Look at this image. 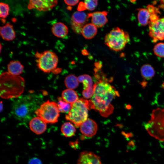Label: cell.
<instances>
[{
	"label": "cell",
	"instance_id": "obj_2",
	"mask_svg": "<svg viewBox=\"0 0 164 164\" xmlns=\"http://www.w3.org/2000/svg\"><path fill=\"white\" fill-rule=\"evenodd\" d=\"M0 78V94L2 98H17L23 92L25 83L22 77L5 72L1 74Z\"/></svg>",
	"mask_w": 164,
	"mask_h": 164
},
{
	"label": "cell",
	"instance_id": "obj_25",
	"mask_svg": "<svg viewBox=\"0 0 164 164\" xmlns=\"http://www.w3.org/2000/svg\"><path fill=\"white\" fill-rule=\"evenodd\" d=\"M78 78L73 74L67 76L64 80L65 85L68 89H73L77 87L79 85Z\"/></svg>",
	"mask_w": 164,
	"mask_h": 164
},
{
	"label": "cell",
	"instance_id": "obj_1",
	"mask_svg": "<svg viewBox=\"0 0 164 164\" xmlns=\"http://www.w3.org/2000/svg\"><path fill=\"white\" fill-rule=\"evenodd\" d=\"M94 89L93 96L89 101L90 108L99 111L103 116H108L113 110L111 102L116 97L119 96L118 92L105 80H100L95 84Z\"/></svg>",
	"mask_w": 164,
	"mask_h": 164
},
{
	"label": "cell",
	"instance_id": "obj_30",
	"mask_svg": "<svg viewBox=\"0 0 164 164\" xmlns=\"http://www.w3.org/2000/svg\"><path fill=\"white\" fill-rule=\"evenodd\" d=\"M28 164H42V163L38 158H34L29 161Z\"/></svg>",
	"mask_w": 164,
	"mask_h": 164
},
{
	"label": "cell",
	"instance_id": "obj_18",
	"mask_svg": "<svg viewBox=\"0 0 164 164\" xmlns=\"http://www.w3.org/2000/svg\"><path fill=\"white\" fill-rule=\"evenodd\" d=\"M51 30L54 36L60 38L65 37L68 32L67 26L61 22H57L54 23L52 26Z\"/></svg>",
	"mask_w": 164,
	"mask_h": 164
},
{
	"label": "cell",
	"instance_id": "obj_33",
	"mask_svg": "<svg viewBox=\"0 0 164 164\" xmlns=\"http://www.w3.org/2000/svg\"><path fill=\"white\" fill-rule=\"evenodd\" d=\"M158 8L164 10V0L159 1Z\"/></svg>",
	"mask_w": 164,
	"mask_h": 164
},
{
	"label": "cell",
	"instance_id": "obj_27",
	"mask_svg": "<svg viewBox=\"0 0 164 164\" xmlns=\"http://www.w3.org/2000/svg\"><path fill=\"white\" fill-rule=\"evenodd\" d=\"M57 104L60 112L62 113L68 114L71 107V104L64 101L63 100L59 99Z\"/></svg>",
	"mask_w": 164,
	"mask_h": 164
},
{
	"label": "cell",
	"instance_id": "obj_16",
	"mask_svg": "<svg viewBox=\"0 0 164 164\" xmlns=\"http://www.w3.org/2000/svg\"><path fill=\"white\" fill-rule=\"evenodd\" d=\"M46 124L41 118L35 117L32 118L29 123V128L33 132L37 135L43 133L47 128Z\"/></svg>",
	"mask_w": 164,
	"mask_h": 164
},
{
	"label": "cell",
	"instance_id": "obj_9",
	"mask_svg": "<svg viewBox=\"0 0 164 164\" xmlns=\"http://www.w3.org/2000/svg\"><path fill=\"white\" fill-rule=\"evenodd\" d=\"M149 34L154 43L164 40V16L149 23Z\"/></svg>",
	"mask_w": 164,
	"mask_h": 164
},
{
	"label": "cell",
	"instance_id": "obj_11",
	"mask_svg": "<svg viewBox=\"0 0 164 164\" xmlns=\"http://www.w3.org/2000/svg\"><path fill=\"white\" fill-rule=\"evenodd\" d=\"M57 3L56 0H30L27 8L29 10L35 9L40 11H47L52 9Z\"/></svg>",
	"mask_w": 164,
	"mask_h": 164
},
{
	"label": "cell",
	"instance_id": "obj_26",
	"mask_svg": "<svg viewBox=\"0 0 164 164\" xmlns=\"http://www.w3.org/2000/svg\"><path fill=\"white\" fill-rule=\"evenodd\" d=\"M154 54L160 58L164 57V43H159L156 44L153 48Z\"/></svg>",
	"mask_w": 164,
	"mask_h": 164
},
{
	"label": "cell",
	"instance_id": "obj_20",
	"mask_svg": "<svg viewBox=\"0 0 164 164\" xmlns=\"http://www.w3.org/2000/svg\"><path fill=\"white\" fill-rule=\"evenodd\" d=\"M137 18L139 23L145 26L149 24L150 17V14L146 8H140L137 9Z\"/></svg>",
	"mask_w": 164,
	"mask_h": 164
},
{
	"label": "cell",
	"instance_id": "obj_7",
	"mask_svg": "<svg viewBox=\"0 0 164 164\" xmlns=\"http://www.w3.org/2000/svg\"><path fill=\"white\" fill-rule=\"evenodd\" d=\"M35 56L37 59V67L43 72L50 73L56 69L58 62V58L54 52L46 50L39 53L37 51Z\"/></svg>",
	"mask_w": 164,
	"mask_h": 164
},
{
	"label": "cell",
	"instance_id": "obj_21",
	"mask_svg": "<svg viewBox=\"0 0 164 164\" xmlns=\"http://www.w3.org/2000/svg\"><path fill=\"white\" fill-rule=\"evenodd\" d=\"M97 33V27L92 23H89L83 27L81 34L85 38L91 39L96 36Z\"/></svg>",
	"mask_w": 164,
	"mask_h": 164
},
{
	"label": "cell",
	"instance_id": "obj_10",
	"mask_svg": "<svg viewBox=\"0 0 164 164\" xmlns=\"http://www.w3.org/2000/svg\"><path fill=\"white\" fill-rule=\"evenodd\" d=\"M89 17L87 14L83 12L77 11L73 14L70 25L72 29L77 34L81 33L82 29L86 24Z\"/></svg>",
	"mask_w": 164,
	"mask_h": 164
},
{
	"label": "cell",
	"instance_id": "obj_34",
	"mask_svg": "<svg viewBox=\"0 0 164 164\" xmlns=\"http://www.w3.org/2000/svg\"><path fill=\"white\" fill-rule=\"evenodd\" d=\"M82 53L84 55H87L88 52L87 51L85 50H84L82 51Z\"/></svg>",
	"mask_w": 164,
	"mask_h": 164
},
{
	"label": "cell",
	"instance_id": "obj_17",
	"mask_svg": "<svg viewBox=\"0 0 164 164\" xmlns=\"http://www.w3.org/2000/svg\"><path fill=\"white\" fill-rule=\"evenodd\" d=\"M0 34L2 38L7 41H12L15 38V33L13 25L10 23H7L0 27Z\"/></svg>",
	"mask_w": 164,
	"mask_h": 164
},
{
	"label": "cell",
	"instance_id": "obj_4",
	"mask_svg": "<svg viewBox=\"0 0 164 164\" xmlns=\"http://www.w3.org/2000/svg\"><path fill=\"white\" fill-rule=\"evenodd\" d=\"M130 41L129 34L118 27L113 29L104 37V43L111 50L118 52L123 50Z\"/></svg>",
	"mask_w": 164,
	"mask_h": 164
},
{
	"label": "cell",
	"instance_id": "obj_32",
	"mask_svg": "<svg viewBox=\"0 0 164 164\" xmlns=\"http://www.w3.org/2000/svg\"><path fill=\"white\" fill-rule=\"evenodd\" d=\"M77 10L78 11L80 12L86 10L84 2H80L78 6Z\"/></svg>",
	"mask_w": 164,
	"mask_h": 164
},
{
	"label": "cell",
	"instance_id": "obj_3",
	"mask_svg": "<svg viewBox=\"0 0 164 164\" xmlns=\"http://www.w3.org/2000/svg\"><path fill=\"white\" fill-rule=\"evenodd\" d=\"M90 108L89 101L83 98L79 99L71 104V109L65 118L75 127H80L88 119V111Z\"/></svg>",
	"mask_w": 164,
	"mask_h": 164
},
{
	"label": "cell",
	"instance_id": "obj_15",
	"mask_svg": "<svg viewBox=\"0 0 164 164\" xmlns=\"http://www.w3.org/2000/svg\"><path fill=\"white\" fill-rule=\"evenodd\" d=\"M108 12L106 11H98L87 13L89 18H91L92 23L97 28L104 26L108 22L107 16Z\"/></svg>",
	"mask_w": 164,
	"mask_h": 164
},
{
	"label": "cell",
	"instance_id": "obj_6",
	"mask_svg": "<svg viewBox=\"0 0 164 164\" xmlns=\"http://www.w3.org/2000/svg\"><path fill=\"white\" fill-rule=\"evenodd\" d=\"M60 112L57 103L48 100L41 104L35 113L46 123L53 124L58 122Z\"/></svg>",
	"mask_w": 164,
	"mask_h": 164
},
{
	"label": "cell",
	"instance_id": "obj_5",
	"mask_svg": "<svg viewBox=\"0 0 164 164\" xmlns=\"http://www.w3.org/2000/svg\"><path fill=\"white\" fill-rule=\"evenodd\" d=\"M35 108V103L30 97H24L19 98L14 102L12 112L17 119L21 121L27 120L31 118Z\"/></svg>",
	"mask_w": 164,
	"mask_h": 164
},
{
	"label": "cell",
	"instance_id": "obj_8",
	"mask_svg": "<svg viewBox=\"0 0 164 164\" xmlns=\"http://www.w3.org/2000/svg\"><path fill=\"white\" fill-rule=\"evenodd\" d=\"M152 114L151 120L148 123V127H147L148 131L150 130L151 131L153 130L151 134L155 130L156 132L158 130V133L160 131L161 134L163 132L164 133V109H158L154 110Z\"/></svg>",
	"mask_w": 164,
	"mask_h": 164
},
{
	"label": "cell",
	"instance_id": "obj_28",
	"mask_svg": "<svg viewBox=\"0 0 164 164\" xmlns=\"http://www.w3.org/2000/svg\"><path fill=\"white\" fill-rule=\"evenodd\" d=\"M9 5L5 3L1 2L0 3V17L2 19L6 18L9 14Z\"/></svg>",
	"mask_w": 164,
	"mask_h": 164
},
{
	"label": "cell",
	"instance_id": "obj_22",
	"mask_svg": "<svg viewBox=\"0 0 164 164\" xmlns=\"http://www.w3.org/2000/svg\"><path fill=\"white\" fill-rule=\"evenodd\" d=\"M62 98L64 101L72 104L78 99V97L75 91L73 89H67L62 92Z\"/></svg>",
	"mask_w": 164,
	"mask_h": 164
},
{
	"label": "cell",
	"instance_id": "obj_29",
	"mask_svg": "<svg viewBox=\"0 0 164 164\" xmlns=\"http://www.w3.org/2000/svg\"><path fill=\"white\" fill-rule=\"evenodd\" d=\"M97 0H87L84 1L85 7L86 10L90 11L94 10L97 5Z\"/></svg>",
	"mask_w": 164,
	"mask_h": 164
},
{
	"label": "cell",
	"instance_id": "obj_13",
	"mask_svg": "<svg viewBox=\"0 0 164 164\" xmlns=\"http://www.w3.org/2000/svg\"><path fill=\"white\" fill-rule=\"evenodd\" d=\"M81 133L88 137H92L96 134L98 126L96 123L93 120L88 118L80 126Z\"/></svg>",
	"mask_w": 164,
	"mask_h": 164
},
{
	"label": "cell",
	"instance_id": "obj_14",
	"mask_svg": "<svg viewBox=\"0 0 164 164\" xmlns=\"http://www.w3.org/2000/svg\"><path fill=\"white\" fill-rule=\"evenodd\" d=\"M77 164H102L100 157L92 152L84 151L79 155Z\"/></svg>",
	"mask_w": 164,
	"mask_h": 164
},
{
	"label": "cell",
	"instance_id": "obj_35",
	"mask_svg": "<svg viewBox=\"0 0 164 164\" xmlns=\"http://www.w3.org/2000/svg\"><path fill=\"white\" fill-rule=\"evenodd\" d=\"M162 86L163 88L164 89V82H163V83Z\"/></svg>",
	"mask_w": 164,
	"mask_h": 164
},
{
	"label": "cell",
	"instance_id": "obj_19",
	"mask_svg": "<svg viewBox=\"0 0 164 164\" xmlns=\"http://www.w3.org/2000/svg\"><path fill=\"white\" fill-rule=\"evenodd\" d=\"M24 67L19 61L12 60L7 65L8 72L15 76H19L23 70Z\"/></svg>",
	"mask_w": 164,
	"mask_h": 164
},
{
	"label": "cell",
	"instance_id": "obj_31",
	"mask_svg": "<svg viewBox=\"0 0 164 164\" xmlns=\"http://www.w3.org/2000/svg\"><path fill=\"white\" fill-rule=\"evenodd\" d=\"M65 3L69 6H74L77 4L79 0H64Z\"/></svg>",
	"mask_w": 164,
	"mask_h": 164
},
{
	"label": "cell",
	"instance_id": "obj_23",
	"mask_svg": "<svg viewBox=\"0 0 164 164\" xmlns=\"http://www.w3.org/2000/svg\"><path fill=\"white\" fill-rule=\"evenodd\" d=\"M61 131L64 136L67 137H70L74 135L76 129L74 126L70 122L63 123L61 126Z\"/></svg>",
	"mask_w": 164,
	"mask_h": 164
},
{
	"label": "cell",
	"instance_id": "obj_12",
	"mask_svg": "<svg viewBox=\"0 0 164 164\" xmlns=\"http://www.w3.org/2000/svg\"><path fill=\"white\" fill-rule=\"evenodd\" d=\"M79 82L82 83L83 85L84 90L82 94L86 98H91L94 93V85L91 77L87 74L80 75L78 77Z\"/></svg>",
	"mask_w": 164,
	"mask_h": 164
},
{
	"label": "cell",
	"instance_id": "obj_24",
	"mask_svg": "<svg viewBox=\"0 0 164 164\" xmlns=\"http://www.w3.org/2000/svg\"><path fill=\"white\" fill-rule=\"evenodd\" d=\"M140 71L142 77L146 80L152 78L155 74L154 68L149 64H145L142 65Z\"/></svg>",
	"mask_w": 164,
	"mask_h": 164
}]
</instances>
